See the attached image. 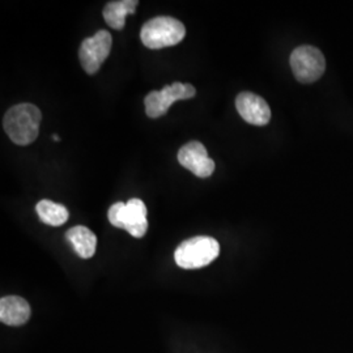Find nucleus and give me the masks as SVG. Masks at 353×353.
I'll return each instance as SVG.
<instances>
[{"instance_id": "1", "label": "nucleus", "mask_w": 353, "mask_h": 353, "mask_svg": "<svg viewBox=\"0 0 353 353\" xmlns=\"http://www.w3.org/2000/svg\"><path fill=\"white\" fill-rule=\"evenodd\" d=\"M42 114L32 103H19L12 106L3 119L6 134L17 145H29L37 139Z\"/></svg>"}, {"instance_id": "2", "label": "nucleus", "mask_w": 353, "mask_h": 353, "mask_svg": "<svg viewBox=\"0 0 353 353\" xmlns=\"http://www.w3.org/2000/svg\"><path fill=\"white\" fill-rule=\"evenodd\" d=\"M186 36L185 26L170 16H157L147 21L140 32V39L145 48L159 50L178 45Z\"/></svg>"}, {"instance_id": "3", "label": "nucleus", "mask_w": 353, "mask_h": 353, "mask_svg": "<svg viewBox=\"0 0 353 353\" xmlns=\"http://www.w3.org/2000/svg\"><path fill=\"white\" fill-rule=\"evenodd\" d=\"M220 254L219 242L208 236H198L182 242L174 252L176 265L185 270H196L212 263Z\"/></svg>"}, {"instance_id": "4", "label": "nucleus", "mask_w": 353, "mask_h": 353, "mask_svg": "<svg viewBox=\"0 0 353 353\" xmlns=\"http://www.w3.org/2000/svg\"><path fill=\"white\" fill-rule=\"evenodd\" d=\"M147 214L144 202L135 198L127 203H114L109 208L108 219L114 227L126 229L132 237L141 239L148 230Z\"/></svg>"}, {"instance_id": "5", "label": "nucleus", "mask_w": 353, "mask_h": 353, "mask_svg": "<svg viewBox=\"0 0 353 353\" xmlns=\"http://www.w3.org/2000/svg\"><path fill=\"white\" fill-rule=\"evenodd\" d=\"M290 62L293 75L303 84L314 83L326 70V59L322 51L309 45L299 46L292 51Z\"/></svg>"}, {"instance_id": "6", "label": "nucleus", "mask_w": 353, "mask_h": 353, "mask_svg": "<svg viewBox=\"0 0 353 353\" xmlns=\"http://www.w3.org/2000/svg\"><path fill=\"white\" fill-rule=\"evenodd\" d=\"M196 94V90L191 84L173 83L170 85H165L161 90H152L145 97V113L150 118H160L168 113L169 108L176 101L189 100Z\"/></svg>"}, {"instance_id": "7", "label": "nucleus", "mask_w": 353, "mask_h": 353, "mask_svg": "<svg viewBox=\"0 0 353 353\" xmlns=\"http://www.w3.org/2000/svg\"><path fill=\"white\" fill-rule=\"evenodd\" d=\"M113 38L108 30H99L93 37L83 41L79 49V59L89 75L96 74L112 51Z\"/></svg>"}, {"instance_id": "8", "label": "nucleus", "mask_w": 353, "mask_h": 353, "mask_svg": "<svg viewBox=\"0 0 353 353\" xmlns=\"http://www.w3.org/2000/svg\"><path fill=\"white\" fill-rule=\"evenodd\" d=\"M178 163L199 178L212 176L214 161L201 141H190L178 152Z\"/></svg>"}, {"instance_id": "9", "label": "nucleus", "mask_w": 353, "mask_h": 353, "mask_svg": "<svg viewBox=\"0 0 353 353\" xmlns=\"http://www.w3.org/2000/svg\"><path fill=\"white\" fill-rule=\"evenodd\" d=\"M236 108L242 119L254 126H265L271 119L268 103L252 92L240 93L236 99Z\"/></svg>"}, {"instance_id": "10", "label": "nucleus", "mask_w": 353, "mask_h": 353, "mask_svg": "<svg viewBox=\"0 0 353 353\" xmlns=\"http://www.w3.org/2000/svg\"><path fill=\"white\" fill-rule=\"evenodd\" d=\"M30 316V306L17 296L3 297L0 301V321L8 326L26 325Z\"/></svg>"}, {"instance_id": "11", "label": "nucleus", "mask_w": 353, "mask_h": 353, "mask_svg": "<svg viewBox=\"0 0 353 353\" xmlns=\"http://www.w3.org/2000/svg\"><path fill=\"white\" fill-rule=\"evenodd\" d=\"M65 237L72 243L77 255L83 259H89L94 255L97 249V237L89 228L83 225L71 228Z\"/></svg>"}, {"instance_id": "12", "label": "nucleus", "mask_w": 353, "mask_h": 353, "mask_svg": "<svg viewBox=\"0 0 353 353\" xmlns=\"http://www.w3.org/2000/svg\"><path fill=\"white\" fill-rule=\"evenodd\" d=\"M139 1L138 0H117L109 1L103 8V19L106 24L115 30L125 28L127 14L135 12Z\"/></svg>"}, {"instance_id": "13", "label": "nucleus", "mask_w": 353, "mask_h": 353, "mask_svg": "<svg viewBox=\"0 0 353 353\" xmlns=\"http://www.w3.org/2000/svg\"><path fill=\"white\" fill-rule=\"evenodd\" d=\"M36 211L39 220L50 227H61L64 223H67L70 217L68 210L64 207L63 204L51 202L48 199L38 202Z\"/></svg>"}, {"instance_id": "14", "label": "nucleus", "mask_w": 353, "mask_h": 353, "mask_svg": "<svg viewBox=\"0 0 353 353\" xmlns=\"http://www.w3.org/2000/svg\"><path fill=\"white\" fill-rule=\"evenodd\" d=\"M52 139L55 140V141H59V140H61V138H59L58 135H55V134H54V135H52Z\"/></svg>"}]
</instances>
